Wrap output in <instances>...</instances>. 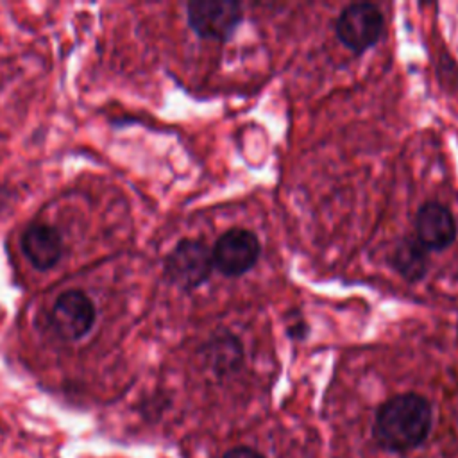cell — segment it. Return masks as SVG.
<instances>
[{
    "label": "cell",
    "instance_id": "6da1fadb",
    "mask_svg": "<svg viewBox=\"0 0 458 458\" xmlns=\"http://www.w3.org/2000/svg\"><path fill=\"white\" fill-rule=\"evenodd\" d=\"M433 424V410L426 397L408 392L386 399L376 411L372 437L386 451H408L420 445Z\"/></svg>",
    "mask_w": 458,
    "mask_h": 458
},
{
    "label": "cell",
    "instance_id": "7a4b0ae2",
    "mask_svg": "<svg viewBox=\"0 0 458 458\" xmlns=\"http://www.w3.org/2000/svg\"><path fill=\"white\" fill-rule=\"evenodd\" d=\"M335 32L347 50L363 54L381 39L385 32V16L374 4H349L336 16Z\"/></svg>",
    "mask_w": 458,
    "mask_h": 458
},
{
    "label": "cell",
    "instance_id": "3957f363",
    "mask_svg": "<svg viewBox=\"0 0 458 458\" xmlns=\"http://www.w3.org/2000/svg\"><path fill=\"white\" fill-rule=\"evenodd\" d=\"M211 272V249L202 240H181L165 259V277L186 292H191L206 283Z\"/></svg>",
    "mask_w": 458,
    "mask_h": 458
},
{
    "label": "cell",
    "instance_id": "277c9868",
    "mask_svg": "<svg viewBox=\"0 0 458 458\" xmlns=\"http://www.w3.org/2000/svg\"><path fill=\"white\" fill-rule=\"evenodd\" d=\"M261 243L258 236L243 227H233L218 236L211 249L213 268L225 277H240L258 263Z\"/></svg>",
    "mask_w": 458,
    "mask_h": 458
},
{
    "label": "cell",
    "instance_id": "5b68a950",
    "mask_svg": "<svg viewBox=\"0 0 458 458\" xmlns=\"http://www.w3.org/2000/svg\"><path fill=\"white\" fill-rule=\"evenodd\" d=\"M243 18L242 4L227 0H197L186 5L190 29L202 39H229Z\"/></svg>",
    "mask_w": 458,
    "mask_h": 458
},
{
    "label": "cell",
    "instance_id": "8992f818",
    "mask_svg": "<svg viewBox=\"0 0 458 458\" xmlns=\"http://www.w3.org/2000/svg\"><path fill=\"white\" fill-rule=\"evenodd\" d=\"M95 318V304L81 290L63 292L50 311L52 327L64 340L82 338L93 327Z\"/></svg>",
    "mask_w": 458,
    "mask_h": 458
},
{
    "label": "cell",
    "instance_id": "52a82bcc",
    "mask_svg": "<svg viewBox=\"0 0 458 458\" xmlns=\"http://www.w3.org/2000/svg\"><path fill=\"white\" fill-rule=\"evenodd\" d=\"M458 229L453 213L440 202H424L415 216V240L429 252H442L456 240Z\"/></svg>",
    "mask_w": 458,
    "mask_h": 458
},
{
    "label": "cell",
    "instance_id": "ba28073f",
    "mask_svg": "<svg viewBox=\"0 0 458 458\" xmlns=\"http://www.w3.org/2000/svg\"><path fill=\"white\" fill-rule=\"evenodd\" d=\"M21 250L38 270L52 268L63 254V240L57 229L48 224H30L21 234Z\"/></svg>",
    "mask_w": 458,
    "mask_h": 458
},
{
    "label": "cell",
    "instance_id": "9c48e42d",
    "mask_svg": "<svg viewBox=\"0 0 458 458\" xmlns=\"http://www.w3.org/2000/svg\"><path fill=\"white\" fill-rule=\"evenodd\" d=\"M204 361L216 376L236 372L243 363V345L240 338L227 329L215 333L204 345Z\"/></svg>",
    "mask_w": 458,
    "mask_h": 458
},
{
    "label": "cell",
    "instance_id": "30bf717a",
    "mask_svg": "<svg viewBox=\"0 0 458 458\" xmlns=\"http://www.w3.org/2000/svg\"><path fill=\"white\" fill-rule=\"evenodd\" d=\"M390 263L404 281L417 283L424 279L428 272V250L415 240V236H404L394 245Z\"/></svg>",
    "mask_w": 458,
    "mask_h": 458
},
{
    "label": "cell",
    "instance_id": "8fae6325",
    "mask_svg": "<svg viewBox=\"0 0 458 458\" xmlns=\"http://www.w3.org/2000/svg\"><path fill=\"white\" fill-rule=\"evenodd\" d=\"M222 458H265V456H263L259 451L252 449V447L238 445V447L229 449Z\"/></svg>",
    "mask_w": 458,
    "mask_h": 458
}]
</instances>
